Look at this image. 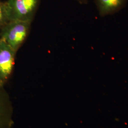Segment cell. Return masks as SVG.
I'll return each mask as SVG.
<instances>
[{
  "instance_id": "7a4b0ae2",
  "label": "cell",
  "mask_w": 128,
  "mask_h": 128,
  "mask_svg": "<svg viewBox=\"0 0 128 128\" xmlns=\"http://www.w3.org/2000/svg\"><path fill=\"white\" fill-rule=\"evenodd\" d=\"M9 21L32 22L40 0H7L5 2Z\"/></svg>"
},
{
  "instance_id": "8992f818",
  "label": "cell",
  "mask_w": 128,
  "mask_h": 128,
  "mask_svg": "<svg viewBox=\"0 0 128 128\" xmlns=\"http://www.w3.org/2000/svg\"><path fill=\"white\" fill-rule=\"evenodd\" d=\"M9 22V18L6 3L0 1V30Z\"/></svg>"
},
{
  "instance_id": "3957f363",
  "label": "cell",
  "mask_w": 128,
  "mask_h": 128,
  "mask_svg": "<svg viewBox=\"0 0 128 128\" xmlns=\"http://www.w3.org/2000/svg\"><path fill=\"white\" fill-rule=\"evenodd\" d=\"M16 51L0 39V86L9 78L14 69Z\"/></svg>"
},
{
  "instance_id": "6da1fadb",
  "label": "cell",
  "mask_w": 128,
  "mask_h": 128,
  "mask_svg": "<svg viewBox=\"0 0 128 128\" xmlns=\"http://www.w3.org/2000/svg\"><path fill=\"white\" fill-rule=\"evenodd\" d=\"M31 22L20 20H11L0 30V39L16 52L26 39Z\"/></svg>"
},
{
  "instance_id": "52a82bcc",
  "label": "cell",
  "mask_w": 128,
  "mask_h": 128,
  "mask_svg": "<svg viewBox=\"0 0 128 128\" xmlns=\"http://www.w3.org/2000/svg\"><path fill=\"white\" fill-rule=\"evenodd\" d=\"M79 2L82 4H86L88 0H77Z\"/></svg>"
},
{
  "instance_id": "277c9868",
  "label": "cell",
  "mask_w": 128,
  "mask_h": 128,
  "mask_svg": "<svg viewBox=\"0 0 128 128\" xmlns=\"http://www.w3.org/2000/svg\"><path fill=\"white\" fill-rule=\"evenodd\" d=\"M127 0H95L99 13L105 16L118 12L123 8Z\"/></svg>"
},
{
  "instance_id": "5b68a950",
  "label": "cell",
  "mask_w": 128,
  "mask_h": 128,
  "mask_svg": "<svg viewBox=\"0 0 128 128\" xmlns=\"http://www.w3.org/2000/svg\"><path fill=\"white\" fill-rule=\"evenodd\" d=\"M12 122L10 102L5 93L0 89V128H10Z\"/></svg>"
}]
</instances>
